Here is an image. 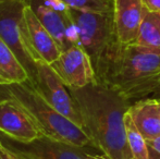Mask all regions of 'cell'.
<instances>
[{
  "mask_svg": "<svg viewBox=\"0 0 160 159\" xmlns=\"http://www.w3.org/2000/svg\"><path fill=\"white\" fill-rule=\"evenodd\" d=\"M86 159H109V158H107L103 155H92V154H88Z\"/></svg>",
  "mask_w": 160,
  "mask_h": 159,
  "instance_id": "7402d4cb",
  "label": "cell"
},
{
  "mask_svg": "<svg viewBox=\"0 0 160 159\" xmlns=\"http://www.w3.org/2000/svg\"><path fill=\"white\" fill-rule=\"evenodd\" d=\"M28 159H86L88 152L78 147L59 142L42 135L31 144L14 146Z\"/></svg>",
  "mask_w": 160,
  "mask_h": 159,
  "instance_id": "8fae6325",
  "label": "cell"
},
{
  "mask_svg": "<svg viewBox=\"0 0 160 159\" xmlns=\"http://www.w3.org/2000/svg\"><path fill=\"white\" fill-rule=\"evenodd\" d=\"M0 151L4 155L6 159H28L26 156H24L22 153H20L14 146L9 144L0 143Z\"/></svg>",
  "mask_w": 160,
  "mask_h": 159,
  "instance_id": "ac0fdd59",
  "label": "cell"
},
{
  "mask_svg": "<svg viewBox=\"0 0 160 159\" xmlns=\"http://www.w3.org/2000/svg\"><path fill=\"white\" fill-rule=\"evenodd\" d=\"M147 98H155V99H160V80L155 85L154 89H152V94L148 96Z\"/></svg>",
  "mask_w": 160,
  "mask_h": 159,
  "instance_id": "44dd1931",
  "label": "cell"
},
{
  "mask_svg": "<svg viewBox=\"0 0 160 159\" xmlns=\"http://www.w3.org/2000/svg\"><path fill=\"white\" fill-rule=\"evenodd\" d=\"M69 13L78 31V45L89 56L95 69L117 40L113 11L96 12L69 9Z\"/></svg>",
  "mask_w": 160,
  "mask_h": 159,
  "instance_id": "5b68a950",
  "label": "cell"
},
{
  "mask_svg": "<svg viewBox=\"0 0 160 159\" xmlns=\"http://www.w3.org/2000/svg\"><path fill=\"white\" fill-rule=\"evenodd\" d=\"M0 143H1V141H0Z\"/></svg>",
  "mask_w": 160,
  "mask_h": 159,
  "instance_id": "d4e9b609",
  "label": "cell"
},
{
  "mask_svg": "<svg viewBox=\"0 0 160 159\" xmlns=\"http://www.w3.org/2000/svg\"><path fill=\"white\" fill-rule=\"evenodd\" d=\"M0 133L22 145L31 144L42 136L25 111L11 99H0Z\"/></svg>",
  "mask_w": 160,
  "mask_h": 159,
  "instance_id": "9c48e42d",
  "label": "cell"
},
{
  "mask_svg": "<svg viewBox=\"0 0 160 159\" xmlns=\"http://www.w3.org/2000/svg\"><path fill=\"white\" fill-rule=\"evenodd\" d=\"M143 3L148 11L160 12V0H143Z\"/></svg>",
  "mask_w": 160,
  "mask_h": 159,
  "instance_id": "ffe728a7",
  "label": "cell"
},
{
  "mask_svg": "<svg viewBox=\"0 0 160 159\" xmlns=\"http://www.w3.org/2000/svg\"><path fill=\"white\" fill-rule=\"evenodd\" d=\"M124 124L127 130L128 149H130L132 159H150L147 142L141 134V132L137 130L128 111H127L124 116Z\"/></svg>",
  "mask_w": 160,
  "mask_h": 159,
  "instance_id": "2e32d148",
  "label": "cell"
},
{
  "mask_svg": "<svg viewBox=\"0 0 160 159\" xmlns=\"http://www.w3.org/2000/svg\"><path fill=\"white\" fill-rule=\"evenodd\" d=\"M23 0H0V38L13 51L33 83L37 75V63L40 58L30 44L24 24Z\"/></svg>",
  "mask_w": 160,
  "mask_h": 159,
  "instance_id": "277c9868",
  "label": "cell"
},
{
  "mask_svg": "<svg viewBox=\"0 0 160 159\" xmlns=\"http://www.w3.org/2000/svg\"><path fill=\"white\" fill-rule=\"evenodd\" d=\"M157 100H158V102H159V104H160V99H157Z\"/></svg>",
  "mask_w": 160,
  "mask_h": 159,
  "instance_id": "cb8c5ba5",
  "label": "cell"
},
{
  "mask_svg": "<svg viewBox=\"0 0 160 159\" xmlns=\"http://www.w3.org/2000/svg\"><path fill=\"white\" fill-rule=\"evenodd\" d=\"M0 159H6V157H4V155L1 153V151H0Z\"/></svg>",
  "mask_w": 160,
  "mask_h": 159,
  "instance_id": "603a6c76",
  "label": "cell"
},
{
  "mask_svg": "<svg viewBox=\"0 0 160 159\" xmlns=\"http://www.w3.org/2000/svg\"><path fill=\"white\" fill-rule=\"evenodd\" d=\"M128 113L146 141L160 136V104L155 98H144L134 102Z\"/></svg>",
  "mask_w": 160,
  "mask_h": 159,
  "instance_id": "4fadbf2b",
  "label": "cell"
},
{
  "mask_svg": "<svg viewBox=\"0 0 160 159\" xmlns=\"http://www.w3.org/2000/svg\"><path fill=\"white\" fill-rule=\"evenodd\" d=\"M59 45L61 51L78 45V31L69 8L60 0H23Z\"/></svg>",
  "mask_w": 160,
  "mask_h": 159,
  "instance_id": "8992f818",
  "label": "cell"
},
{
  "mask_svg": "<svg viewBox=\"0 0 160 159\" xmlns=\"http://www.w3.org/2000/svg\"><path fill=\"white\" fill-rule=\"evenodd\" d=\"M0 99H11L17 102L37 127L42 135L74 146H92L91 138L86 132L51 107L28 81L0 85Z\"/></svg>",
  "mask_w": 160,
  "mask_h": 159,
  "instance_id": "3957f363",
  "label": "cell"
},
{
  "mask_svg": "<svg viewBox=\"0 0 160 159\" xmlns=\"http://www.w3.org/2000/svg\"><path fill=\"white\" fill-rule=\"evenodd\" d=\"M150 159H160V136L155 140L146 141Z\"/></svg>",
  "mask_w": 160,
  "mask_h": 159,
  "instance_id": "d6986e66",
  "label": "cell"
},
{
  "mask_svg": "<svg viewBox=\"0 0 160 159\" xmlns=\"http://www.w3.org/2000/svg\"><path fill=\"white\" fill-rule=\"evenodd\" d=\"M136 45L160 48V12H152L146 9Z\"/></svg>",
  "mask_w": 160,
  "mask_h": 159,
  "instance_id": "9a60e30c",
  "label": "cell"
},
{
  "mask_svg": "<svg viewBox=\"0 0 160 159\" xmlns=\"http://www.w3.org/2000/svg\"><path fill=\"white\" fill-rule=\"evenodd\" d=\"M28 74L10 47L0 38V85L23 83Z\"/></svg>",
  "mask_w": 160,
  "mask_h": 159,
  "instance_id": "5bb4252c",
  "label": "cell"
},
{
  "mask_svg": "<svg viewBox=\"0 0 160 159\" xmlns=\"http://www.w3.org/2000/svg\"><path fill=\"white\" fill-rule=\"evenodd\" d=\"M83 120L92 146L109 159H132L124 116L133 102L99 82L82 88H68Z\"/></svg>",
  "mask_w": 160,
  "mask_h": 159,
  "instance_id": "6da1fadb",
  "label": "cell"
},
{
  "mask_svg": "<svg viewBox=\"0 0 160 159\" xmlns=\"http://www.w3.org/2000/svg\"><path fill=\"white\" fill-rule=\"evenodd\" d=\"M94 70L97 82L137 102L147 98L160 80V48L116 40Z\"/></svg>",
  "mask_w": 160,
  "mask_h": 159,
  "instance_id": "7a4b0ae2",
  "label": "cell"
},
{
  "mask_svg": "<svg viewBox=\"0 0 160 159\" xmlns=\"http://www.w3.org/2000/svg\"><path fill=\"white\" fill-rule=\"evenodd\" d=\"M69 9L96 12H112L113 0H60Z\"/></svg>",
  "mask_w": 160,
  "mask_h": 159,
  "instance_id": "e0dca14e",
  "label": "cell"
},
{
  "mask_svg": "<svg viewBox=\"0 0 160 159\" xmlns=\"http://www.w3.org/2000/svg\"><path fill=\"white\" fill-rule=\"evenodd\" d=\"M31 84L51 107L83 129L82 117L73 97L50 64L40 60L37 63L36 80Z\"/></svg>",
  "mask_w": 160,
  "mask_h": 159,
  "instance_id": "52a82bcc",
  "label": "cell"
},
{
  "mask_svg": "<svg viewBox=\"0 0 160 159\" xmlns=\"http://www.w3.org/2000/svg\"><path fill=\"white\" fill-rule=\"evenodd\" d=\"M145 12L143 0H113L114 31L120 44H136Z\"/></svg>",
  "mask_w": 160,
  "mask_h": 159,
  "instance_id": "30bf717a",
  "label": "cell"
},
{
  "mask_svg": "<svg viewBox=\"0 0 160 159\" xmlns=\"http://www.w3.org/2000/svg\"><path fill=\"white\" fill-rule=\"evenodd\" d=\"M23 17L28 38L34 51L45 62L53 63L62 52L59 45L28 4L24 8Z\"/></svg>",
  "mask_w": 160,
  "mask_h": 159,
  "instance_id": "7c38bea8",
  "label": "cell"
},
{
  "mask_svg": "<svg viewBox=\"0 0 160 159\" xmlns=\"http://www.w3.org/2000/svg\"><path fill=\"white\" fill-rule=\"evenodd\" d=\"M50 66L68 88H82L97 82L91 58L80 45L62 51Z\"/></svg>",
  "mask_w": 160,
  "mask_h": 159,
  "instance_id": "ba28073f",
  "label": "cell"
}]
</instances>
